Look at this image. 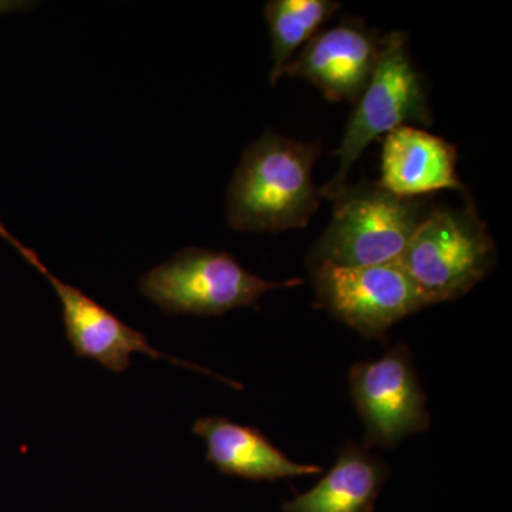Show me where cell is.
<instances>
[{
  "label": "cell",
  "mask_w": 512,
  "mask_h": 512,
  "mask_svg": "<svg viewBox=\"0 0 512 512\" xmlns=\"http://www.w3.org/2000/svg\"><path fill=\"white\" fill-rule=\"evenodd\" d=\"M319 154V143L265 131L244 151L229 184V225L242 232L305 228L322 198L312 175Z\"/></svg>",
  "instance_id": "6da1fadb"
},
{
  "label": "cell",
  "mask_w": 512,
  "mask_h": 512,
  "mask_svg": "<svg viewBox=\"0 0 512 512\" xmlns=\"http://www.w3.org/2000/svg\"><path fill=\"white\" fill-rule=\"evenodd\" d=\"M333 217L308 256L309 266L345 268L397 261L433 208L421 198L400 197L377 183L346 187Z\"/></svg>",
  "instance_id": "7a4b0ae2"
},
{
  "label": "cell",
  "mask_w": 512,
  "mask_h": 512,
  "mask_svg": "<svg viewBox=\"0 0 512 512\" xmlns=\"http://www.w3.org/2000/svg\"><path fill=\"white\" fill-rule=\"evenodd\" d=\"M433 119L423 77L410 57L406 33L394 30L380 37L375 72L356 101L342 144L336 150L339 170L320 197L336 200L348 187V175L366 147L404 126H431Z\"/></svg>",
  "instance_id": "3957f363"
},
{
  "label": "cell",
  "mask_w": 512,
  "mask_h": 512,
  "mask_svg": "<svg viewBox=\"0 0 512 512\" xmlns=\"http://www.w3.org/2000/svg\"><path fill=\"white\" fill-rule=\"evenodd\" d=\"M495 259L494 239L468 201L464 208L431 210L399 261L430 306L466 295Z\"/></svg>",
  "instance_id": "277c9868"
},
{
  "label": "cell",
  "mask_w": 512,
  "mask_h": 512,
  "mask_svg": "<svg viewBox=\"0 0 512 512\" xmlns=\"http://www.w3.org/2000/svg\"><path fill=\"white\" fill-rule=\"evenodd\" d=\"M299 278L266 281L238 264L228 252L184 248L140 278L141 295L168 315L221 316L256 306L275 289L302 285Z\"/></svg>",
  "instance_id": "5b68a950"
},
{
  "label": "cell",
  "mask_w": 512,
  "mask_h": 512,
  "mask_svg": "<svg viewBox=\"0 0 512 512\" xmlns=\"http://www.w3.org/2000/svg\"><path fill=\"white\" fill-rule=\"evenodd\" d=\"M316 305L366 339H379L412 313L429 306L397 261L355 266H312Z\"/></svg>",
  "instance_id": "8992f818"
},
{
  "label": "cell",
  "mask_w": 512,
  "mask_h": 512,
  "mask_svg": "<svg viewBox=\"0 0 512 512\" xmlns=\"http://www.w3.org/2000/svg\"><path fill=\"white\" fill-rule=\"evenodd\" d=\"M0 237L6 239L19 254L29 262L36 271L45 276L47 282L55 289L57 298L62 303L64 328H66L67 342L72 345L74 355L93 359L113 373H123L131 365L133 353H144L156 360H167L174 365L188 367L197 372L207 373L224 380L231 386L238 384L229 382L224 377L214 375L210 370L202 369L192 363L183 362L173 356L158 352L148 343L146 335L128 326L119 316L104 308L99 302L87 296L76 286L66 284L57 278L43 264L40 256L33 249L26 247L13 237L0 221Z\"/></svg>",
  "instance_id": "52a82bcc"
},
{
  "label": "cell",
  "mask_w": 512,
  "mask_h": 512,
  "mask_svg": "<svg viewBox=\"0 0 512 512\" xmlns=\"http://www.w3.org/2000/svg\"><path fill=\"white\" fill-rule=\"evenodd\" d=\"M350 392L366 429L367 444L393 447L429 429L427 399L404 343L375 362H357L349 373Z\"/></svg>",
  "instance_id": "ba28073f"
},
{
  "label": "cell",
  "mask_w": 512,
  "mask_h": 512,
  "mask_svg": "<svg viewBox=\"0 0 512 512\" xmlns=\"http://www.w3.org/2000/svg\"><path fill=\"white\" fill-rule=\"evenodd\" d=\"M379 47L380 37L363 20L345 19L316 33L284 74L308 80L325 99L356 103L375 72Z\"/></svg>",
  "instance_id": "9c48e42d"
},
{
  "label": "cell",
  "mask_w": 512,
  "mask_h": 512,
  "mask_svg": "<svg viewBox=\"0 0 512 512\" xmlns=\"http://www.w3.org/2000/svg\"><path fill=\"white\" fill-rule=\"evenodd\" d=\"M456 164L453 144L421 128L404 126L384 136L382 175L376 183L400 197L420 198L441 190L466 194Z\"/></svg>",
  "instance_id": "30bf717a"
},
{
  "label": "cell",
  "mask_w": 512,
  "mask_h": 512,
  "mask_svg": "<svg viewBox=\"0 0 512 512\" xmlns=\"http://www.w3.org/2000/svg\"><path fill=\"white\" fill-rule=\"evenodd\" d=\"M204 440L205 458L225 476L252 481L313 476L322 468L289 460L255 427L242 426L225 417H204L192 426Z\"/></svg>",
  "instance_id": "8fae6325"
},
{
  "label": "cell",
  "mask_w": 512,
  "mask_h": 512,
  "mask_svg": "<svg viewBox=\"0 0 512 512\" xmlns=\"http://www.w3.org/2000/svg\"><path fill=\"white\" fill-rule=\"evenodd\" d=\"M383 464L349 441L330 468L308 493L284 505L285 512H373L386 481Z\"/></svg>",
  "instance_id": "7c38bea8"
},
{
  "label": "cell",
  "mask_w": 512,
  "mask_h": 512,
  "mask_svg": "<svg viewBox=\"0 0 512 512\" xmlns=\"http://www.w3.org/2000/svg\"><path fill=\"white\" fill-rule=\"evenodd\" d=\"M339 8L340 3L332 0H271L266 3L264 12L271 32L274 60L269 74L271 86L284 76L296 50L305 46Z\"/></svg>",
  "instance_id": "4fadbf2b"
},
{
  "label": "cell",
  "mask_w": 512,
  "mask_h": 512,
  "mask_svg": "<svg viewBox=\"0 0 512 512\" xmlns=\"http://www.w3.org/2000/svg\"><path fill=\"white\" fill-rule=\"evenodd\" d=\"M35 5L36 3L23 2V0H0V15L16 12V10L33 8Z\"/></svg>",
  "instance_id": "5bb4252c"
}]
</instances>
